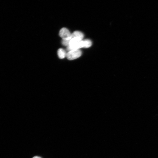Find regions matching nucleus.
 I'll use <instances>...</instances> for the list:
<instances>
[{"label":"nucleus","mask_w":158,"mask_h":158,"mask_svg":"<svg viewBox=\"0 0 158 158\" xmlns=\"http://www.w3.org/2000/svg\"><path fill=\"white\" fill-rule=\"evenodd\" d=\"M66 51L62 48L59 49L57 51L58 56L61 59H63L66 56Z\"/></svg>","instance_id":"obj_3"},{"label":"nucleus","mask_w":158,"mask_h":158,"mask_svg":"<svg viewBox=\"0 0 158 158\" xmlns=\"http://www.w3.org/2000/svg\"><path fill=\"white\" fill-rule=\"evenodd\" d=\"M32 158H42L40 157L35 156L33 157Z\"/></svg>","instance_id":"obj_7"},{"label":"nucleus","mask_w":158,"mask_h":158,"mask_svg":"<svg viewBox=\"0 0 158 158\" xmlns=\"http://www.w3.org/2000/svg\"><path fill=\"white\" fill-rule=\"evenodd\" d=\"M70 40H62V43L63 45L68 47L69 45Z\"/></svg>","instance_id":"obj_6"},{"label":"nucleus","mask_w":158,"mask_h":158,"mask_svg":"<svg viewBox=\"0 0 158 158\" xmlns=\"http://www.w3.org/2000/svg\"><path fill=\"white\" fill-rule=\"evenodd\" d=\"M81 54V51L79 49H73L67 53L66 57L69 60H73L80 57Z\"/></svg>","instance_id":"obj_1"},{"label":"nucleus","mask_w":158,"mask_h":158,"mask_svg":"<svg viewBox=\"0 0 158 158\" xmlns=\"http://www.w3.org/2000/svg\"><path fill=\"white\" fill-rule=\"evenodd\" d=\"M84 48H87L90 47L92 45V42L88 39L83 40Z\"/></svg>","instance_id":"obj_5"},{"label":"nucleus","mask_w":158,"mask_h":158,"mask_svg":"<svg viewBox=\"0 0 158 158\" xmlns=\"http://www.w3.org/2000/svg\"><path fill=\"white\" fill-rule=\"evenodd\" d=\"M59 35L62 40H71V34L68 29L65 28L60 30Z\"/></svg>","instance_id":"obj_2"},{"label":"nucleus","mask_w":158,"mask_h":158,"mask_svg":"<svg viewBox=\"0 0 158 158\" xmlns=\"http://www.w3.org/2000/svg\"><path fill=\"white\" fill-rule=\"evenodd\" d=\"M78 37L83 39L84 35L82 33L79 31H75L71 34V38Z\"/></svg>","instance_id":"obj_4"}]
</instances>
